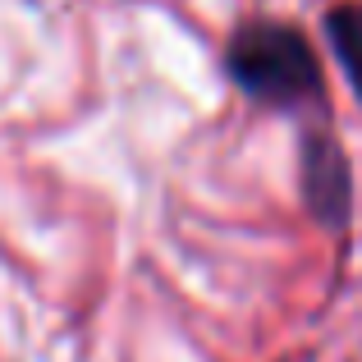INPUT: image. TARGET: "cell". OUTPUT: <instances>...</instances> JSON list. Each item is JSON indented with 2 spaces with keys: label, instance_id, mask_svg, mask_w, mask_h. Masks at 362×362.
<instances>
[{
  "label": "cell",
  "instance_id": "obj_1",
  "mask_svg": "<svg viewBox=\"0 0 362 362\" xmlns=\"http://www.w3.org/2000/svg\"><path fill=\"white\" fill-rule=\"evenodd\" d=\"M225 69L262 106H298L321 97L317 51L289 23H243L230 37Z\"/></svg>",
  "mask_w": 362,
  "mask_h": 362
},
{
  "label": "cell",
  "instance_id": "obj_3",
  "mask_svg": "<svg viewBox=\"0 0 362 362\" xmlns=\"http://www.w3.org/2000/svg\"><path fill=\"white\" fill-rule=\"evenodd\" d=\"M326 28H330V46H335L349 83H354V92L362 97V5H339Z\"/></svg>",
  "mask_w": 362,
  "mask_h": 362
},
{
  "label": "cell",
  "instance_id": "obj_2",
  "mask_svg": "<svg viewBox=\"0 0 362 362\" xmlns=\"http://www.w3.org/2000/svg\"><path fill=\"white\" fill-rule=\"evenodd\" d=\"M303 188H308V206L321 221L339 225L354 202V184H349V160L326 133H312L308 151H303Z\"/></svg>",
  "mask_w": 362,
  "mask_h": 362
}]
</instances>
